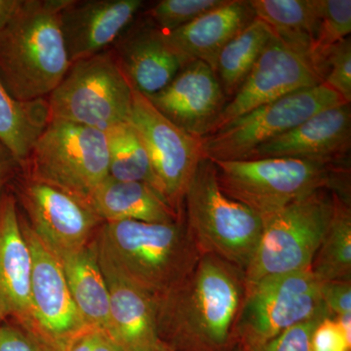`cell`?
Listing matches in <instances>:
<instances>
[{
	"label": "cell",
	"mask_w": 351,
	"mask_h": 351,
	"mask_svg": "<svg viewBox=\"0 0 351 351\" xmlns=\"http://www.w3.org/2000/svg\"><path fill=\"white\" fill-rule=\"evenodd\" d=\"M245 293L243 270L203 254L179 285L156 298L159 341L172 351H232Z\"/></svg>",
	"instance_id": "6da1fadb"
},
{
	"label": "cell",
	"mask_w": 351,
	"mask_h": 351,
	"mask_svg": "<svg viewBox=\"0 0 351 351\" xmlns=\"http://www.w3.org/2000/svg\"><path fill=\"white\" fill-rule=\"evenodd\" d=\"M90 244L99 261L154 298L179 285L201 257L184 217L167 223L105 221Z\"/></svg>",
	"instance_id": "7a4b0ae2"
},
{
	"label": "cell",
	"mask_w": 351,
	"mask_h": 351,
	"mask_svg": "<svg viewBox=\"0 0 351 351\" xmlns=\"http://www.w3.org/2000/svg\"><path fill=\"white\" fill-rule=\"evenodd\" d=\"M66 0H21L0 29V80L16 100L47 99L71 61L60 15Z\"/></svg>",
	"instance_id": "3957f363"
},
{
	"label": "cell",
	"mask_w": 351,
	"mask_h": 351,
	"mask_svg": "<svg viewBox=\"0 0 351 351\" xmlns=\"http://www.w3.org/2000/svg\"><path fill=\"white\" fill-rule=\"evenodd\" d=\"M223 193L261 219L319 189L350 196L346 163H323L290 157L212 161Z\"/></svg>",
	"instance_id": "277c9868"
},
{
	"label": "cell",
	"mask_w": 351,
	"mask_h": 351,
	"mask_svg": "<svg viewBox=\"0 0 351 351\" xmlns=\"http://www.w3.org/2000/svg\"><path fill=\"white\" fill-rule=\"evenodd\" d=\"M184 217L201 255L247 269L263 232L261 217L219 188L214 163L202 158L184 198Z\"/></svg>",
	"instance_id": "5b68a950"
},
{
	"label": "cell",
	"mask_w": 351,
	"mask_h": 351,
	"mask_svg": "<svg viewBox=\"0 0 351 351\" xmlns=\"http://www.w3.org/2000/svg\"><path fill=\"white\" fill-rule=\"evenodd\" d=\"M334 208V193L323 189L263 219L257 250L245 270L247 285L274 274L311 269Z\"/></svg>",
	"instance_id": "8992f818"
},
{
	"label": "cell",
	"mask_w": 351,
	"mask_h": 351,
	"mask_svg": "<svg viewBox=\"0 0 351 351\" xmlns=\"http://www.w3.org/2000/svg\"><path fill=\"white\" fill-rule=\"evenodd\" d=\"M20 172L88 201L108 178L107 132L53 120L39 136Z\"/></svg>",
	"instance_id": "52a82bcc"
},
{
	"label": "cell",
	"mask_w": 351,
	"mask_h": 351,
	"mask_svg": "<svg viewBox=\"0 0 351 351\" xmlns=\"http://www.w3.org/2000/svg\"><path fill=\"white\" fill-rule=\"evenodd\" d=\"M133 89L110 49L73 62L48 96L50 121L108 132L129 121Z\"/></svg>",
	"instance_id": "ba28073f"
},
{
	"label": "cell",
	"mask_w": 351,
	"mask_h": 351,
	"mask_svg": "<svg viewBox=\"0 0 351 351\" xmlns=\"http://www.w3.org/2000/svg\"><path fill=\"white\" fill-rule=\"evenodd\" d=\"M332 317L321 295V282L311 269L274 274L246 284L235 336L250 350L298 323Z\"/></svg>",
	"instance_id": "9c48e42d"
},
{
	"label": "cell",
	"mask_w": 351,
	"mask_h": 351,
	"mask_svg": "<svg viewBox=\"0 0 351 351\" xmlns=\"http://www.w3.org/2000/svg\"><path fill=\"white\" fill-rule=\"evenodd\" d=\"M343 104L348 103L325 83L300 90L251 110L200 138L202 156L211 161L242 160L260 145L292 130L321 110Z\"/></svg>",
	"instance_id": "30bf717a"
},
{
	"label": "cell",
	"mask_w": 351,
	"mask_h": 351,
	"mask_svg": "<svg viewBox=\"0 0 351 351\" xmlns=\"http://www.w3.org/2000/svg\"><path fill=\"white\" fill-rule=\"evenodd\" d=\"M8 188L32 230L56 256L86 247L104 223L87 200L49 182L19 172Z\"/></svg>",
	"instance_id": "8fae6325"
},
{
	"label": "cell",
	"mask_w": 351,
	"mask_h": 351,
	"mask_svg": "<svg viewBox=\"0 0 351 351\" xmlns=\"http://www.w3.org/2000/svg\"><path fill=\"white\" fill-rule=\"evenodd\" d=\"M19 219L32 260V328L27 332L52 351H66L89 328L73 302L59 260L38 239L20 209Z\"/></svg>",
	"instance_id": "7c38bea8"
},
{
	"label": "cell",
	"mask_w": 351,
	"mask_h": 351,
	"mask_svg": "<svg viewBox=\"0 0 351 351\" xmlns=\"http://www.w3.org/2000/svg\"><path fill=\"white\" fill-rule=\"evenodd\" d=\"M129 122L149 152L164 197L178 214H184V195L204 158L200 141L166 119L147 97L135 90Z\"/></svg>",
	"instance_id": "4fadbf2b"
},
{
	"label": "cell",
	"mask_w": 351,
	"mask_h": 351,
	"mask_svg": "<svg viewBox=\"0 0 351 351\" xmlns=\"http://www.w3.org/2000/svg\"><path fill=\"white\" fill-rule=\"evenodd\" d=\"M321 83L322 76L311 58L274 36L242 86L226 103L211 134L251 110Z\"/></svg>",
	"instance_id": "5bb4252c"
},
{
	"label": "cell",
	"mask_w": 351,
	"mask_h": 351,
	"mask_svg": "<svg viewBox=\"0 0 351 351\" xmlns=\"http://www.w3.org/2000/svg\"><path fill=\"white\" fill-rule=\"evenodd\" d=\"M147 99L166 119L198 140L212 133L228 101L213 69L201 61L182 66L167 86Z\"/></svg>",
	"instance_id": "9a60e30c"
},
{
	"label": "cell",
	"mask_w": 351,
	"mask_h": 351,
	"mask_svg": "<svg viewBox=\"0 0 351 351\" xmlns=\"http://www.w3.org/2000/svg\"><path fill=\"white\" fill-rule=\"evenodd\" d=\"M144 7L142 0H66L60 22L71 63L110 49Z\"/></svg>",
	"instance_id": "2e32d148"
},
{
	"label": "cell",
	"mask_w": 351,
	"mask_h": 351,
	"mask_svg": "<svg viewBox=\"0 0 351 351\" xmlns=\"http://www.w3.org/2000/svg\"><path fill=\"white\" fill-rule=\"evenodd\" d=\"M32 260L19 219V207L7 188L0 197V323L11 321L31 331Z\"/></svg>",
	"instance_id": "e0dca14e"
},
{
	"label": "cell",
	"mask_w": 351,
	"mask_h": 351,
	"mask_svg": "<svg viewBox=\"0 0 351 351\" xmlns=\"http://www.w3.org/2000/svg\"><path fill=\"white\" fill-rule=\"evenodd\" d=\"M110 51L132 89L147 97L160 92L184 66L165 32L141 14Z\"/></svg>",
	"instance_id": "ac0fdd59"
},
{
	"label": "cell",
	"mask_w": 351,
	"mask_h": 351,
	"mask_svg": "<svg viewBox=\"0 0 351 351\" xmlns=\"http://www.w3.org/2000/svg\"><path fill=\"white\" fill-rule=\"evenodd\" d=\"M350 145V104H343L321 110L292 130L260 145L245 159L290 157L343 163Z\"/></svg>",
	"instance_id": "d6986e66"
},
{
	"label": "cell",
	"mask_w": 351,
	"mask_h": 351,
	"mask_svg": "<svg viewBox=\"0 0 351 351\" xmlns=\"http://www.w3.org/2000/svg\"><path fill=\"white\" fill-rule=\"evenodd\" d=\"M99 263L110 295L108 336L123 351H156L161 341L157 334L156 298L106 263Z\"/></svg>",
	"instance_id": "ffe728a7"
},
{
	"label": "cell",
	"mask_w": 351,
	"mask_h": 351,
	"mask_svg": "<svg viewBox=\"0 0 351 351\" xmlns=\"http://www.w3.org/2000/svg\"><path fill=\"white\" fill-rule=\"evenodd\" d=\"M255 19L249 1L226 0L223 5L184 27L165 34L166 38L184 66L191 61H201L215 71L223 48Z\"/></svg>",
	"instance_id": "44dd1931"
},
{
	"label": "cell",
	"mask_w": 351,
	"mask_h": 351,
	"mask_svg": "<svg viewBox=\"0 0 351 351\" xmlns=\"http://www.w3.org/2000/svg\"><path fill=\"white\" fill-rule=\"evenodd\" d=\"M88 202L104 223L129 219L167 223L184 217L149 184L115 181L110 177L95 189Z\"/></svg>",
	"instance_id": "7402d4cb"
},
{
	"label": "cell",
	"mask_w": 351,
	"mask_h": 351,
	"mask_svg": "<svg viewBox=\"0 0 351 351\" xmlns=\"http://www.w3.org/2000/svg\"><path fill=\"white\" fill-rule=\"evenodd\" d=\"M56 257L61 263L69 292L85 324L89 329L108 334L110 295L93 247L89 243L80 250Z\"/></svg>",
	"instance_id": "603a6c76"
},
{
	"label": "cell",
	"mask_w": 351,
	"mask_h": 351,
	"mask_svg": "<svg viewBox=\"0 0 351 351\" xmlns=\"http://www.w3.org/2000/svg\"><path fill=\"white\" fill-rule=\"evenodd\" d=\"M249 3L256 18L269 25L274 36L311 58L319 23V0H250Z\"/></svg>",
	"instance_id": "cb8c5ba5"
},
{
	"label": "cell",
	"mask_w": 351,
	"mask_h": 351,
	"mask_svg": "<svg viewBox=\"0 0 351 351\" xmlns=\"http://www.w3.org/2000/svg\"><path fill=\"white\" fill-rule=\"evenodd\" d=\"M49 122L47 99L16 100L0 80V142L12 152L20 166Z\"/></svg>",
	"instance_id": "d4e9b609"
},
{
	"label": "cell",
	"mask_w": 351,
	"mask_h": 351,
	"mask_svg": "<svg viewBox=\"0 0 351 351\" xmlns=\"http://www.w3.org/2000/svg\"><path fill=\"white\" fill-rule=\"evenodd\" d=\"M272 36L269 25L256 18L221 51L215 73L228 100L248 77Z\"/></svg>",
	"instance_id": "484cf974"
},
{
	"label": "cell",
	"mask_w": 351,
	"mask_h": 351,
	"mask_svg": "<svg viewBox=\"0 0 351 351\" xmlns=\"http://www.w3.org/2000/svg\"><path fill=\"white\" fill-rule=\"evenodd\" d=\"M107 136L108 177L119 182H144L164 197L149 152L130 122L113 127Z\"/></svg>",
	"instance_id": "4316f807"
},
{
	"label": "cell",
	"mask_w": 351,
	"mask_h": 351,
	"mask_svg": "<svg viewBox=\"0 0 351 351\" xmlns=\"http://www.w3.org/2000/svg\"><path fill=\"white\" fill-rule=\"evenodd\" d=\"M331 223L311 265V271L320 282L351 280L350 203L334 195Z\"/></svg>",
	"instance_id": "83f0119b"
},
{
	"label": "cell",
	"mask_w": 351,
	"mask_h": 351,
	"mask_svg": "<svg viewBox=\"0 0 351 351\" xmlns=\"http://www.w3.org/2000/svg\"><path fill=\"white\" fill-rule=\"evenodd\" d=\"M319 23L311 51V59L321 75V64L327 51L350 36L351 1L319 0Z\"/></svg>",
	"instance_id": "f1b7e54d"
},
{
	"label": "cell",
	"mask_w": 351,
	"mask_h": 351,
	"mask_svg": "<svg viewBox=\"0 0 351 351\" xmlns=\"http://www.w3.org/2000/svg\"><path fill=\"white\" fill-rule=\"evenodd\" d=\"M226 0H160L141 16L165 34L193 22L203 14L223 5Z\"/></svg>",
	"instance_id": "f546056e"
},
{
	"label": "cell",
	"mask_w": 351,
	"mask_h": 351,
	"mask_svg": "<svg viewBox=\"0 0 351 351\" xmlns=\"http://www.w3.org/2000/svg\"><path fill=\"white\" fill-rule=\"evenodd\" d=\"M323 83L332 88L348 104L351 101V39L332 46L321 64Z\"/></svg>",
	"instance_id": "4dcf8cb0"
},
{
	"label": "cell",
	"mask_w": 351,
	"mask_h": 351,
	"mask_svg": "<svg viewBox=\"0 0 351 351\" xmlns=\"http://www.w3.org/2000/svg\"><path fill=\"white\" fill-rule=\"evenodd\" d=\"M324 316L311 318V319L298 323L294 326L288 328L285 331L277 335L267 343L248 351H313V336L316 327Z\"/></svg>",
	"instance_id": "1f68e13d"
},
{
	"label": "cell",
	"mask_w": 351,
	"mask_h": 351,
	"mask_svg": "<svg viewBox=\"0 0 351 351\" xmlns=\"http://www.w3.org/2000/svg\"><path fill=\"white\" fill-rule=\"evenodd\" d=\"M0 351H52L34 335L11 321L0 323Z\"/></svg>",
	"instance_id": "d6a6232c"
},
{
	"label": "cell",
	"mask_w": 351,
	"mask_h": 351,
	"mask_svg": "<svg viewBox=\"0 0 351 351\" xmlns=\"http://www.w3.org/2000/svg\"><path fill=\"white\" fill-rule=\"evenodd\" d=\"M321 295L332 317L351 316V280L321 282Z\"/></svg>",
	"instance_id": "836d02e7"
},
{
	"label": "cell",
	"mask_w": 351,
	"mask_h": 351,
	"mask_svg": "<svg viewBox=\"0 0 351 351\" xmlns=\"http://www.w3.org/2000/svg\"><path fill=\"white\" fill-rule=\"evenodd\" d=\"M351 341L334 317H327L316 327L313 351H350Z\"/></svg>",
	"instance_id": "e575fe53"
},
{
	"label": "cell",
	"mask_w": 351,
	"mask_h": 351,
	"mask_svg": "<svg viewBox=\"0 0 351 351\" xmlns=\"http://www.w3.org/2000/svg\"><path fill=\"white\" fill-rule=\"evenodd\" d=\"M66 351H123L107 332L88 329L71 343Z\"/></svg>",
	"instance_id": "d590c367"
},
{
	"label": "cell",
	"mask_w": 351,
	"mask_h": 351,
	"mask_svg": "<svg viewBox=\"0 0 351 351\" xmlns=\"http://www.w3.org/2000/svg\"><path fill=\"white\" fill-rule=\"evenodd\" d=\"M20 170V164L12 152L0 142V197Z\"/></svg>",
	"instance_id": "8d00e7d4"
},
{
	"label": "cell",
	"mask_w": 351,
	"mask_h": 351,
	"mask_svg": "<svg viewBox=\"0 0 351 351\" xmlns=\"http://www.w3.org/2000/svg\"><path fill=\"white\" fill-rule=\"evenodd\" d=\"M20 3L21 0H0V29L12 17Z\"/></svg>",
	"instance_id": "74e56055"
},
{
	"label": "cell",
	"mask_w": 351,
	"mask_h": 351,
	"mask_svg": "<svg viewBox=\"0 0 351 351\" xmlns=\"http://www.w3.org/2000/svg\"><path fill=\"white\" fill-rule=\"evenodd\" d=\"M156 351H172V350H170L169 348H166L165 346H164V345H162V343H161L160 346H159V348H157ZM232 351H248V350H247L246 348H244L243 346L239 345V346H235V348H233V350Z\"/></svg>",
	"instance_id": "f35d334b"
}]
</instances>
